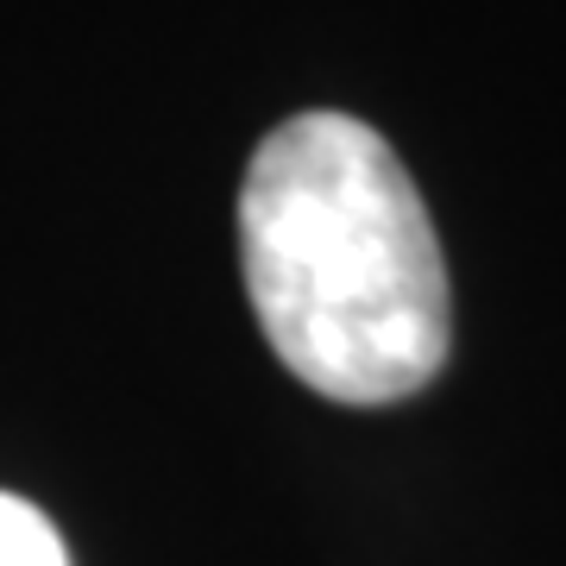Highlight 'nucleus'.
I'll return each mask as SVG.
<instances>
[{"instance_id": "obj_1", "label": "nucleus", "mask_w": 566, "mask_h": 566, "mask_svg": "<svg viewBox=\"0 0 566 566\" xmlns=\"http://www.w3.org/2000/svg\"><path fill=\"white\" fill-rule=\"evenodd\" d=\"M240 271L271 353L327 403H403L447 365L434 221L385 133L353 114H296L252 151Z\"/></svg>"}, {"instance_id": "obj_2", "label": "nucleus", "mask_w": 566, "mask_h": 566, "mask_svg": "<svg viewBox=\"0 0 566 566\" xmlns=\"http://www.w3.org/2000/svg\"><path fill=\"white\" fill-rule=\"evenodd\" d=\"M0 566H70L51 516L32 510L25 497H13V491H0Z\"/></svg>"}]
</instances>
